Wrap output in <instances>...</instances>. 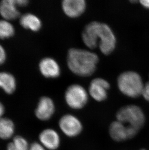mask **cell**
Here are the masks:
<instances>
[{
	"mask_svg": "<svg viewBox=\"0 0 149 150\" xmlns=\"http://www.w3.org/2000/svg\"><path fill=\"white\" fill-rule=\"evenodd\" d=\"M15 125L12 120L7 117L0 118V139L7 140L14 134Z\"/></svg>",
	"mask_w": 149,
	"mask_h": 150,
	"instance_id": "obj_15",
	"label": "cell"
},
{
	"mask_svg": "<svg viewBox=\"0 0 149 150\" xmlns=\"http://www.w3.org/2000/svg\"><path fill=\"white\" fill-rule=\"evenodd\" d=\"M110 88V83L107 80L102 78H95L90 83L89 94L94 100L102 102L107 99Z\"/></svg>",
	"mask_w": 149,
	"mask_h": 150,
	"instance_id": "obj_7",
	"label": "cell"
},
{
	"mask_svg": "<svg viewBox=\"0 0 149 150\" xmlns=\"http://www.w3.org/2000/svg\"><path fill=\"white\" fill-rule=\"evenodd\" d=\"M117 120L124 124L128 123L139 130L145 124V116L143 111L139 106L128 105L121 108L116 114Z\"/></svg>",
	"mask_w": 149,
	"mask_h": 150,
	"instance_id": "obj_4",
	"label": "cell"
},
{
	"mask_svg": "<svg viewBox=\"0 0 149 150\" xmlns=\"http://www.w3.org/2000/svg\"><path fill=\"white\" fill-rule=\"evenodd\" d=\"M55 109L52 100L48 97H43L40 98L35 109V116L40 120H49L54 113Z\"/></svg>",
	"mask_w": 149,
	"mask_h": 150,
	"instance_id": "obj_8",
	"label": "cell"
},
{
	"mask_svg": "<svg viewBox=\"0 0 149 150\" xmlns=\"http://www.w3.org/2000/svg\"><path fill=\"white\" fill-rule=\"evenodd\" d=\"M85 45L91 49L98 46L100 51L108 55L114 51L116 46V38L111 28L104 23L93 21L85 27L82 33Z\"/></svg>",
	"mask_w": 149,
	"mask_h": 150,
	"instance_id": "obj_1",
	"label": "cell"
},
{
	"mask_svg": "<svg viewBox=\"0 0 149 150\" xmlns=\"http://www.w3.org/2000/svg\"><path fill=\"white\" fill-rule=\"evenodd\" d=\"M62 6L63 12L66 16L75 18L84 12L86 3L84 0H64L62 2Z\"/></svg>",
	"mask_w": 149,
	"mask_h": 150,
	"instance_id": "obj_10",
	"label": "cell"
},
{
	"mask_svg": "<svg viewBox=\"0 0 149 150\" xmlns=\"http://www.w3.org/2000/svg\"><path fill=\"white\" fill-rule=\"evenodd\" d=\"M142 95L147 101L149 102V82L146 83L144 86Z\"/></svg>",
	"mask_w": 149,
	"mask_h": 150,
	"instance_id": "obj_19",
	"label": "cell"
},
{
	"mask_svg": "<svg viewBox=\"0 0 149 150\" xmlns=\"http://www.w3.org/2000/svg\"><path fill=\"white\" fill-rule=\"evenodd\" d=\"M15 29L12 25L6 20H0V38H7L13 36Z\"/></svg>",
	"mask_w": 149,
	"mask_h": 150,
	"instance_id": "obj_18",
	"label": "cell"
},
{
	"mask_svg": "<svg viewBox=\"0 0 149 150\" xmlns=\"http://www.w3.org/2000/svg\"><path fill=\"white\" fill-rule=\"evenodd\" d=\"M140 3L144 7L149 9V0H141L140 1Z\"/></svg>",
	"mask_w": 149,
	"mask_h": 150,
	"instance_id": "obj_23",
	"label": "cell"
},
{
	"mask_svg": "<svg viewBox=\"0 0 149 150\" xmlns=\"http://www.w3.org/2000/svg\"><path fill=\"white\" fill-rule=\"evenodd\" d=\"M117 84L119 91L130 98H137L142 95L144 86L142 78L136 72L127 71L118 76Z\"/></svg>",
	"mask_w": 149,
	"mask_h": 150,
	"instance_id": "obj_3",
	"label": "cell"
},
{
	"mask_svg": "<svg viewBox=\"0 0 149 150\" xmlns=\"http://www.w3.org/2000/svg\"><path fill=\"white\" fill-rule=\"evenodd\" d=\"M39 69L41 74L46 78H56L60 75V67L52 58L43 59L39 63Z\"/></svg>",
	"mask_w": 149,
	"mask_h": 150,
	"instance_id": "obj_11",
	"label": "cell"
},
{
	"mask_svg": "<svg viewBox=\"0 0 149 150\" xmlns=\"http://www.w3.org/2000/svg\"><path fill=\"white\" fill-rule=\"evenodd\" d=\"M141 150H146V149H141Z\"/></svg>",
	"mask_w": 149,
	"mask_h": 150,
	"instance_id": "obj_25",
	"label": "cell"
},
{
	"mask_svg": "<svg viewBox=\"0 0 149 150\" xmlns=\"http://www.w3.org/2000/svg\"><path fill=\"white\" fill-rule=\"evenodd\" d=\"M29 1L27 0H15L17 6H24L28 4Z\"/></svg>",
	"mask_w": 149,
	"mask_h": 150,
	"instance_id": "obj_22",
	"label": "cell"
},
{
	"mask_svg": "<svg viewBox=\"0 0 149 150\" xmlns=\"http://www.w3.org/2000/svg\"><path fill=\"white\" fill-rule=\"evenodd\" d=\"M98 61L97 54L88 50L72 48L68 51V67L73 74L79 76L92 75L96 71Z\"/></svg>",
	"mask_w": 149,
	"mask_h": 150,
	"instance_id": "obj_2",
	"label": "cell"
},
{
	"mask_svg": "<svg viewBox=\"0 0 149 150\" xmlns=\"http://www.w3.org/2000/svg\"><path fill=\"white\" fill-rule=\"evenodd\" d=\"M40 144L45 149L49 150H56L59 147L60 139L59 134L53 129H44L39 136Z\"/></svg>",
	"mask_w": 149,
	"mask_h": 150,
	"instance_id": "obj_9",
	"label": "cell"
},
{
	"mask_svg": "<svg viewBox=\"0 0 149 150\" xmlns=\"http://www.w3.org/2000/svg\"><path fill=\"white\" fill-rule=\"evenodd\" d=\"M59 126L63 133L70 137L79 135L83 129L80 120L71 114L63 115L59 120Z\"/></svg>",
	"mask_w": 149,
	"mask_h": 150,
	"instance_id": "obj_6",
	"label": "cell"
},
{
	"mask_svg": "<svg viewBox=\"0 0 149 150\" xmlns=\"http://www.w3.org/2000/svg\"><path fill=\"white\" fill-rule=\"evenodd\" d=\"M28 150H46V149L40 143L34 142L30 145Z\"/></svg>",
	"mask_w": 149,
	"mask_h": 150,
	"instance_id": "obj_20",
	"label": "cell"
},
{
	"mask_svg": "<svg viewBox=\"0 0 149 150\" xmlns=\"http://www.w3.org/2000/svg\"><path fill=\"white\" fill-rule=\"evenodd\" d=\"M0 88L6 93H13L16 88V82L14 77L7 72L0 73Z\"/></svg>",
	"mask_w": 149,
	"mask_h": 150,
	"instance_id": "obj_16",
	"label": "cell"
},
{
	"mask_svg": "<svg viewBox=\"0 0 149 150\" xmlns=\"http://www.w3.org/2000/svg\"><path fill=\"white\" fill-rule=\"evenodd\" d=\"M6 59V52L3 46L0 45V65L4 63Z\"/></svg>",
	"mask_w": 149,
	"mask_h": 150,
	"instance_id": "obj_21",
	"label": "cell"
},
{
	"mask_svg": "<svg viewBox=\"0 0 149 150\" xmlns=\"http://www.w3.org/2000/svg\"><path fill=\"white\" fill-rule=\"evenodd\" d=\"M29 147L28 142L24 137L17 136L7 145L6 150H28Z\"/></svg>",
	"mask_w": 149,
	"mask_h": 150,
	"instance_id": "obj_17",
	"label": "cell"
},
{
	"mask_svg": "<svg viewBox=\"0 0 149 150\" xmlns=\"http://www.w3.org/2000/svg\"><path fill=\"white\" fill-rule=\"evenodd\" d=\"M65 99L70 108L74 109H80L87 103L88 95L83 86L79 84H73L66 89Z\"/></svg>",
	"mask_w": 149,
	"mask_h": 150,
	"instance_id": "obj_5",
	"label": "cell"
},
{
	"mask_svg": "<svg viewBox=\"0 0 149 150\" xmlns=\"http://www.w3.org/2000/svg\"><path fill=\"white\" fill-rule=\"evenodd\" d=\"M110 136L116 142H122L128 139L127 127L118 120L111 123L109 129Z\"/></svg>",
	"mask_w": 149,
	"mask_h": 150,
	"instance_id": "obj_13",
	"label": "cell"
},
{
	"mask_svg": "<svg viewBox=\"0 0 149 150\" xmlns=\"http://www.w3.org/2000/svg\"><path fill=\"white\" fill-rule=\"evenodd\" d=\"M20 23L24 28L33 31H38L41 28L42 23L37 16L32 14H26L23 15L20 20Z\"/></svg>",
	"mask_w": 149,
	"mask_h": 150,
	"instance_id": "obj_14",
	"label": "cell"
},
{
	"mask_svg": "<svg viewBox=\"0 0 149 150\" xmlns=\"http://www.w3.org/2000/svg\"><path fill=\"white\" fill-rule=\"evenodd\" d=\"M15 0H4L0 3V14L6 20H14L20 16Z\"/></svg>",
	"mask_w": 149,
	"mask_h": 150,
	"instance_id": "obj_12",
	"label": "cell"
},
{
	"mask_svg": "<svg viewBox=\"0 0 149 150\" xmlns=\"http://www.w3.org/2000/svg\"><path fill=\"white\" fill-rule=\"evenodd\" d=\"M4 113V108L3 104L0 102V118L2 117Z\"/></svg>",
	"mask_w": 149,
	"mask_h": 150,
	"instance_id": "obj_24",
	"label": "cell"
}]
</instances>
